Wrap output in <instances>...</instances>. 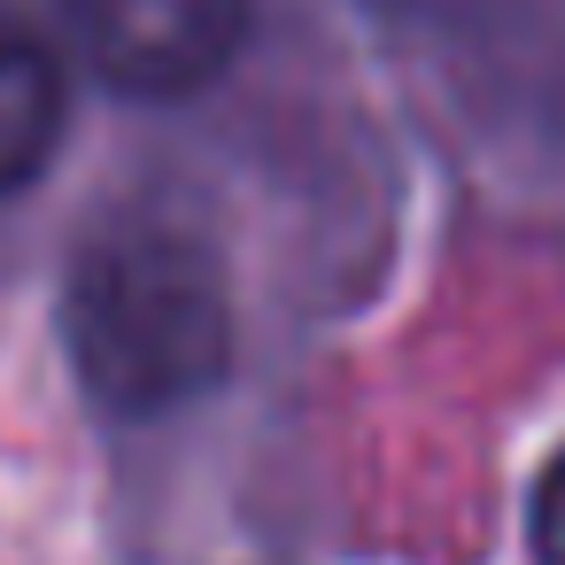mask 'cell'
I'll return each mask as SVG.
<instances>
[{
	"label": "cell",
	"instance_id": "1",
	"mask_svg": "<svg viewBox=\"0 0 565 565\" xmlns=\"http://www.w3.org/2000/svg\"><path fill=\"white\" fill-rule=\"evenodd\" d=\"M63 349L102 411L163 418L233 372V287L186 225L109 217L71 256Z\"/></svg>",
	"mask_w": 565,
	"mask_h": 565
},
{
	"label": "cell",
	"instance_id": "2",
	"mask_svg": "<svg viewBox=\"0 0 565 565\" xmlns=\"http://www.w3.org/2000/svg\"><path fill=\"white\" fill-rule=\"evenodd\" d=\"M94 78L132 102L202 94L248 40V0H63Z\"/></svg>",
	"mask_w": 565,
	"mask_h": 565
},
{
	"label": "cell",
	"instance_id": "3",
	"mask_svg": "<svg viewBox=\"0 0 565 565\" xmlns=\"http://www.w3.org/2000/svg\"><path fill=\"white\" fill-rule=\"evenodd\" d=\"M63 148V63L55 47L0 9V194H17Z\"/></svg>",
	"mask_w": 565,
	"mask_h": 565
},
{
	"label": "cell",
	"instance_id": "4",
	"mask_svg": "<svg viewBox=\"0 0 565 565\" xmlns=\"http://www.w3.org/2000/svg\"><path fill=\"white\" fill-rule=\"evenodd\" d=\"M534 565H565V449L534 480Z\"/></svg>",
	"mask_w": 565,
	"mask_h": 565
}]
</instances>
